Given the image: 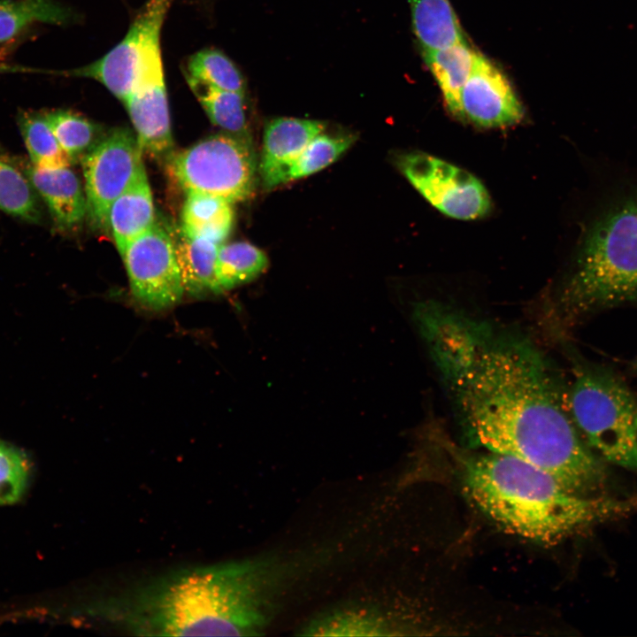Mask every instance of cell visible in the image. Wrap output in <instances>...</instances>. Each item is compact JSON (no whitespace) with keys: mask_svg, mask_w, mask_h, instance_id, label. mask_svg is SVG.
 Segmentation results:
<instances>
[{"mask_svg":"<svg viewBox=\"0 0 637 637\" xmlns=\"http://www.w3.org/2000/svg\"><path fill=\"white\" fill-rule=\"evenodd\" d=\"M325 127V123L318 120L292 117H278L266 123L259 164L262 182L266 189L284 184L290 165Z\"/></svg>","mask_w":637,"mask_h":637,"instance_id":"5bb4252c","label":"cell"},{"mask_svg":"<svg viewBox=\"0 0 637 637\" xmlns=\"http://www.w3.org/2000/svg\"><path fill=\"white\" fill-rule=\"evenodd\" d=\"M18 125L31 160L42 168L69 166L73 161L62 149L44 113L21 112Z\"/></svg>","mask_w":637,"mask_h":637,"instance_id":"d4e9b609","label":"cell"},{"mask_svg":"<svg viewBox=\"0 0 637 637\" xmlns=\"http://www.w3.org/2000/svg\"><path fill=\"white\" fill-rule=\"evenodd\" d=\"M44 116L60 146L73 161L85 156L96 144L98 127L84 117L64 110L49 111Z\"/></svg>","mask_w":637,"mask_h":637,"instance_id":"f1b7e54d","label":"cell"},{"mask_svg":"<svg viewBox=\"0 0 637 637\" xmlns=\"http://www.w3.org/2000/svg\"><path fill=\"white\" fill-rule=\"evenodd\" d=\"M0 210L29 223L41 220L40 207L30 181L1 158Z\"/></svg>","mask_w":637,"mask_h":637,"instance_id":"83f0119b","label":"cell"},{"mask_svg":"<svg viewBox=\"0 0 637 637\" xmlns=\"http://www.w3.org/2000/svg\"><path fill=\"white\" fill-rule=\"evenodd\" d=\"M523 106L503 73L479 53L459 96L454 117L481 128H503L518 124Z\"/></svg>","mask_w":637,"mask_h":637,"instance_id":"4fadbf2b","label":"cell"},{"mask_svg":"<svg viewBox=\"0 0 637 637\" xmlns=\"http://www.w3.org/2000/svg\"><path fill=\"white\" fill-rule=\"evenodd\" d=\"M587 219L555 303L566 323L637 303V179L608 190Z\"/></svg>","mask_w":637,"mask_h":637,"instance_id":"277c9868","label":"cell"},{"mask_svg":"<svg viewBox=\"0 0 637 637\" xmlns=\"http://www.w3.org/2000/svg\"><path fill=\"white\" fill-rule=\"evenodd\" d=\"M625 467L637 471V434L633 449L627 458Z\"/></svg>","mask_w":637,"mask_h":637,"instance_id":"4dcf8cb0","label":"cell"},{"mask_svg":"<svg viewBox=\"0 0 637 637\" xmlns=\"http://www.w3.org/2000/svg\"><path fill=\"white\" fill-rule=\"evenodd\" d=\"M396 165L416 190L446 216L472 220L489 212L487 188L466 170L421 151L400 155Z\"/></svg>","mask_w":637,"mask_h":637,"instance_id":"52a82bcc","label":"cell"},{"mask_svg":"<svg viewBox=\"0 0 637 637\" xmlns=\"http://www.w3.org/2000/svg\"><path fill=\"white\" fill-rule=\"evenodd\" d=\"M451 385L467 435L477 445L531 464L580 495L604 486L602 459L581 436L567 390L534 347L492 337Z\"/></svg>","mask_w":637,"mask_h":637,"instance_id":"6da1fadb","label":"cell"},{"mask_svg":"<svg viewBox=\"0 0 637 637\" xmlns=\"http://www.w3.org/2000/svg\"><path fill=\"white\" fill-rule=\"evenodd\" d=\"M479 53L466 41L422 53L438 83L446 107L453 116L457 111L461 90Z\"/></svg>","mask_w":637,"mask_h":637,"instance_id":"ffe728a7","label":"cell"},{"mask_svg":"<svg viewBox=\"0 0 637 637\" xmlns=\"http://www.w3.org/2000/svg\"><path fill=\"white\" fill-rule=\"evenodd\" d=\"M184 291L191 295L217 292L215 265L219 244L181 231L173 241Z\"/></svg>","mask_w":637,"mask_h":637,"instance_id":"44dd1931","label":"cell"},{"mask_svg":"<svg viewBox=\"0 0 637 637\" xmlns=\"http://www.w3.org/2000/svg\"><path fill=\"white\" fill-rule=\"evenodd\" d=\"M154 205L145 168L142 167L112 203L108 217L117 248L127 246L155 224Z\"/></svg>","mask_w":637,"mask_h":637,"instance_id":"2e32d148","label":"cell"},{"mask_svg":"<svg viewBox=\"0 0 637 637\" xmlns=\"http://www.w3.org/2000/svg\"><path fill=\"white\" fill-rule=\"evenodd\" d=\"M231 204L216 196L187 193L181 214V231L192 237L222 244L233 226L234 211Z\"/></svg>","mask_w":637,"mask_h":637,"instance_id":"7402d4cb","label":"cell"},{"mask_svg":"<svg viewBox=\"0 0 637 637\" xmlns=\"http://www.w3.org/2000/svg\"><path fill=\"white\" fill-rule=\"evenodd\" d=\"M131 293L142 307L161 311L176 304L184 288L173 240L157 224L131 242L120 254Z\"/></svg>","mask_w":637,"mask_h":637,"instance_id":"30bf717a","label":"cell"},{"mask_svg":"<svg viewBox=\"0 0 637 637\" xmlns=\"http://www.w3.org/2000/svg\"><path fill=\"white\" fill-rule=\"evenodd\" d=\"M422 53L466 41L449 0H409Z\"/></svg>","mask_w":637,"mask_h":637,"instance_id":"d6986e66","label":"cell"},{"mask_svg":"<svg viewBox=\"0 0 637 637\" xmlns=\"http://www.w3.org/2000/svg\"><path fill=\"white\" fill-rule=\"evenodd\" d=\"M302 579L295 556H261L173 570L78 608L84 618L134 635H258Z\"/></svg>","mask_w":637,"mask_h":637,"instance_id":"7a4b0ae2","label":"cell"},{"mask_svg":"<svg viewBox=\"0 0 637 637\" xmlns=\"http://www.w3.org/2000/svg\"><path fill=\"white\" fill-rule=\"evenodd\" d=\"M211 121L229 134L250 142L244 94L221 90L186 77Z\"/></svg>","mask_w":637,"mask_h":637,"instance_id":"cb8c5ba5","label":"cell"},{"mask_svg":"<svg viewBox=\"0 0 637 637\" xmlns=\"http://www.w3.org/2000/svg\"><path fill=\"white\" fill-rule=\"evenodd\" d=\"M27 176L47 204L58 226L71 228L87 212L86 198L79 179L69 168H42L30 165Z\"/></svg>","mask_w":637,"mask_h":637,"instance_id":"9a60e30c","label":"cell"},{"mask_svg":"<svg viewBox=\"0 0 637 637\" xmlns=\"http://www.w3.org/2000/svg\"><path fill=\"white\" fill-rule=\"evenodd\" d=\"M352 134L320 133L313 137L288 168L284 184L313 174L339 158L354 142Z\"/></svg>","mask_w":637,"mask_h":637,"instance_id":"4316f807","label":"cell"},{"mask_svg":"<svg viewBox=\"0 0 637 637\" xmlns=\"http://www.w3.org/2000/svg\"><path fill=\"white\" fill-rule=\"evenodd\" d=\"M186 71V77L215 88L245 94L246 83L242 73L220 50L197 51L189 58Z\"/></svg>","mask_w":637,"mask_h":637,"instance_id":"484cf974","label":"cell"},{"mask_svg":"<svg viewBox=\"0 0 637 637\" xmlns=\"http://www.w3.org/2000/svg\"><path fill=\"white\" fill-rule=\"evenodd\" d=\"M171 0H150L124 38L97 60L70 70L49 73L93 79L122 103L130 95L143 62L157 44Z\"/></svg>","mask_w":637,"mask_h":637,"instance_id":"ba28073f","label":"cell"},{"mask_svg":"<svg viewBox=\"0 0 637 637\" xmlns=\"http://www.w3.org/2000/svg\"><path fill=\"white\" fill-rule=\"evenodd\" d=\"M631 368H632V370H633L634 372L637 373V356H636V357L633 360Z\"/></svg>","mask_w":637,"mask_h":637,"instance_id":"1f68e13d","label":"cell"},{"mask_svg":"<svg viewBox=\"0 0 637 637\" xmlns=\"http://www.w3.org/2000/svg\"><path fill=\"white\" fill-rule=\"evenodd\" d=\"M31 463L20 449L0 440V505L13 504L25 495Z\"/></svg>","mask_w":637,"mask_h":637,"instance_id":"f546056e","label":"cell"},{"mask_svg":"<svg viewBox=\"0 0 637 637\" xmlns=\"http://www.w3.org/2000/svg\"><path fill=\"white\" fill-rule=\"evenodd\" d=\"M71 13L54 0L0 1V60L37 24L62 25Z\"/></svg>","mask_w":637,"mask_h":637,"instance_id":"ac0fdd59","label":"cell"},{"mask_svg":"<svg viewBox=\"0 0 637 637\" xmlns=\"http://www.w3.org/2000/svg\"><path fill=\"white\" fill-rule=\"evenodd\" d=\"M464 488L475 504L510 533L554 544L595 523L634 509L637 500L580 495L549 472L511 456L467 458Z\"/></svg>","mask_w":637,"mask_h":637,"instance_id":"3957f363","label":"cell"},{"mask_svg":"<svg viewBox=\"0 0 637 637\" xmlns=\"http://www.w3.org/2000/svg\"><path fill=\"white\" fill-rule=\"evenodd\" d=\"M267 266L266 254L249 242L221 244L215 265L218 294L252 281Z\"/></svg>","mask_w":637,"mask_h":637,"instance_id":"603a6c76","label":"cell"},{"mask_svg":"<svg viewBox=\"0 0 637 637\" xmlns=\"http://www.w3.org/2000/svg\"><path fill=\"white\" fill-rule=\"evenodd\" d=\"M170 171L186 193L212 195L233 203L253 194L257 163L251 142L225 133L176 154Z\"/></svg>","mask_w":637,"mask_h":637,"instance_id":"8992f818","label":"cell"},{"mask_svg":"<svg viewBox=\"0 0 637 637\" xmlns=\"http://www.w3.org/2000/svg\"><path fill=\"white\" fill-rule=\"evenodd\" d=\"M399 628L378 609L365 606L342 607L312 619L302 629L312 636H385L397 634Z\"/></svg>","mask_w":637,"mask_h":637,"instance_id":"e0dca14e","label":"cell"},{"mask_svg":"<svg viewBox=\"0 0 637 637\" xmlns=\"http://www.w3.org/2000/svg\"><path fill=\"white\" fill-rule=\"evenodd\" d=\"M142 152L137 137L118 128L82 157L87 212L94 226L108 227L112 203L144 167Z\"/></svg>","mask_w":637,"mask_h":637,"instance_id":"9c48e42d","label":"cell"},{"mask_svg":"<svg viewBox=\"0 0 637 637\" xmlns=\"http://www.w3.org/2000/svg\"><path fill=\"white\" fill-rule=\"evenodd\" d=\"M142 150L162 157L173 142L160 43L147 55L137 81L123 103Z\"/></svg>","mask_w":637,"mask_h":637,"instance_id":"7c38bea8","label":"cell"},{"mask_svg":"<svg viewBox=\"0 0 637 637\" xmlns=\"http://www.w3.org/2000/svg\"><path fill=\"white\" fill-rule=\"evenodd\" d=\"M414 318L435 364L450 383L472 365L493 337L487 326L434 302L418 304Z\"/></svg>","mask_w":637,"mask_h":637,"instance_id":"8fae6325","label":"cell"},{"mask_svg":"<svg viewBox=\"0 0 637 637\" xmlns=\"http://www.w3.org/2000/svg\"><path fill=\"white\" fill-rule=\"evenodd\" d=\"M568 407L581 436L602 460L625 467L637 434V395L614 371L572 362Z\"/></svg>","mask_w":637,"mask_h":637,"instance_id":"5b68a950","label":"cell"}]
</instances>
